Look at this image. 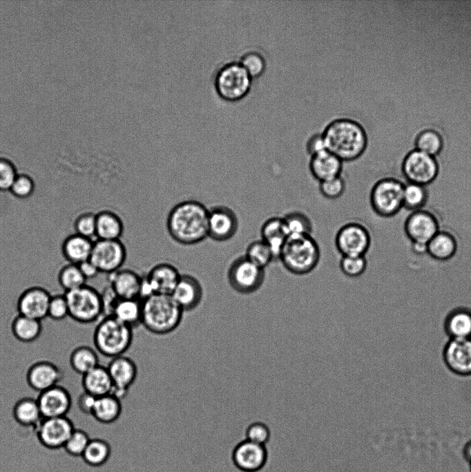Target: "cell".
<instances>
[{
  "mask_svg": "<svg viewBox=\"0 0 471 472\" xmlns=\"http://www.w3.org/2000/svg\"><path fill=\"white\" fill-rule=\"evenodd\" d=\"M209 209L196 200L181 201L168 214L166 225L171 238L183 245L198 244L208 238Z\"/></svg>",
  "mask_w": 471,
  "mask_h": 472,
  "instance_id": "6da1fadb",
  "label": "cell"
},
{
  "mask_svg": "<svg viewBox=\"0 0 471 472\" xmlns=\"http://www.w3.org/2000/svg\"><path fill=\"white\" fill-rule=\"evenodd\" d=\"M326 149L343 162L358 158L367 146V136L357 122L340 118L331 122L322 133Z\"/></svg>",
  "mask_w": 471,
  "mask_h": 472,
  "instance_id": "7a4b0ae2",
  "label": "cell"
},
{
  "mask_svg": "<svg viewBox=\"0 0 471 472\" xmlns=\"http://www.w3.org/2000/svg\"><path fill=\"white\" fill-rule=\"evenodd\" d=\"M142 325L151 333L165 335L175 330L184 311L171 295L153 294L142 299Z\"/></svg>",
  "mask_w": 471,
  "mask_h": 472,
  "instance_id": "3957f363",
  "label": "cell"
},
{
  "mask_svg": "<svg viewBox=\"0 0 471 472\" xmlns=\"http://www.w3.org/2000/svg\"><path fill=\"white\" fill-rule=\"evenodd\" d=\"M321 251L311 235L289 236L278 260L289 272L295 275L311 273L318 266Z\"/></svg>",
  "mask_w": 471,
  "mask_h": 472,
  "instance_id": "277c9868",
  "label": "cell"
},
{
  "mask_svg": "<svg viewBox=\"0 0 471 472\" xmlns=\"http://www.w3.org/2000/svg\"><path fill=\"white\" fill-rule=\"evenodd\" d=\"M133 329L111 315L103 317L93 333V343L102 355L114 358L123 355L131 347Z\"/></svg>",
  "mask_w": 471,
  "mask_h": 472,
  "instance_id": "5b68a950",
  "label": "cell"
},
{
  "mask_svg": "<svg viewBox=\"0 0 471 472\" xmlns=\"http://www.w3.org/2000/svg\"><path fill=\"white\" fill-rule=\"evenodd\" d=\"M64 294L69 317L75 321L89 324L99 321L104 317L102 295L95 288L86 284Z\"/></svg>",
  "mask_w": 471,
  "mask_h": 472,
  "instance_id": "8992f818",
  "label": "cell"
},
{
  "mask_svg": "<svg viewBox=\"0 0 471 472\" xmlns=\"http://www.w3.org/2000/svg\"><path fill=\"white\" fill-rule=\"evenodd\" d=\"M251 77L240 62H229L222 65L214 77V86L223 99L234 101L249 90Z\"/></svg>",
  "mask_w": 471,
  "mask_h": 472,
  "instance_id": "52a82bcc",
  "label": "cell"
},
{
  "mask_svg": "<svg viewBox=\"0 0 471 472\" xmlns=\"http://www.w3.org/2000/svg\"><path fill=\"white\" fill-rule=\"evenodd\" d=\"M403 186L400 181L390 178L376 181L368 195L369 204L373 211L385 217L397 213L403 207Z\"/></svg>",
  "mask_w": 471,
  "mask_h": 472,
  "instance_id": "ba28073f",
  "label": "cell"
},
{
  "mask_svg": "<svg viewBox=\"0 0 471 472\" xmlns=\"http://www.w3.org/2000/svg\"><path fill=\"white\" fill-rule=\"evenodd\" d=\"M227 276L229 285L234 291L242 294H249L256 292L262 285L265 279V270L257 266L242 255L231 262Z\"/></svg>",
  "mask_w": 471,
  "mask_h": 472,
  "instance_id": "9c48e42d",
  "label": "cell"
},
{
  "mask_svg": "<svg viewBox=\"0 0 471 472\" xmlns=\"http://www.w3.org/2000/svg\"><path fill=\"white\" fill-rule=\"evenodd\" d=\"M337 251L343 256H366L372 243L368 227L359 222L342 225L334 238Z\"/></svg>",
  "mask_w": 471,
  "mask_h": 472,
  "instance_id": "30bf717a",
  "label": "cell"
},
{
  "mask_svg": "<svg viewBox=\"0 0 471 472\" xmlns=\"http://www.w3.org/2000/svg\"><path fill=\"white\" fill-rule=\"evenodd\" d=\"M126 258V247L120 240H94L90 260L99 273L110 274L122 269Z\"/></svg>",
  "mask_w": 471,
  "mask_h": 472,
  "instance_id": "8fae6325",
  "label": "cell"
},
{
  "mask_svg": "<svg viewBox=\"0 0 471 472\" xmlns=\"http://www.w3.org/2000/svg\"><path fill=\"white\" fill-rule=\"evenodd\" d=\"M402 169L408 182L426 185L435 179L438 164L435 157L414 148L405 157Z\"/></svg>",
  "mask_w": 471,
  "mask_h": 472,
  "instance_id": "7c38bea8",
  "label": "cell"
},
{
  "mask_svg": "<svg viewBox=\"0 0 471 472\" xmlns=\"http://www.w3.org/2000/svg\"><path fill=\"white\" fill-rule=\"evenodd\" d=\"M239 220L236 212L226 205L209 209L208 237L216 242H225L237 233Z\"/></svg>",
  "mask_w": 471,
  "mask_h": 472,
  "instance_id": "4fadbf2b",
  "label": "cell"
},
{
  "mask_svg": "<svg viewBox=\"0 0 471 472\" xmlns=\"http://www.w3.org/2000/svg\"><path fill=\"white\" fill-rule=\"evenodd\" d=\"M74 429L73 422L67 416L43 418L36 427L39 442L50 449L64 448Z\"/></svg>",
  "mask_w": 471,
  "mask_h": 472,
  "instance_id": "5bb4252c",
  "label": "cell"
},
{
  "mask_svg": "<svg viewBox=\"0 0 471 472\" xmlns=\"http://www.w3.org/2000/svg\"><path fill=\"white\" fill-rule=\"evenodd\" d=\"M445 366L461 377L471 376V339H449L442 350Z\"/></svg>",
  "mask_w": 471,
  "mask_h": 472,
  "instance_id": "9a60e30c",
  "label": "cell"
},
{
  "mask_svg": "<svg viewBox=\"0 0 471 472\" xmlns=\"http://www.w3.org/2000/svg\"><path fill=\"white\" fill-rule=\"evenodd\" d=\"M106 368L113 384L111 394L119 399L124 398L137 376L135 362L123 355L112 358Z\"/></svg>",
  "mask_w": 471,
  "mask_h": 472,
  "instance_id": "2e32d148",
  "label": "cell"
},
{
  "mask_svg": "<svg viewBox=\"0 0 471 472\" xmlns=\"http://www.w3.org/2000/svg\"><path fill=\"white\" fill-rule=\"evenodd\" d=\"M51 294L45 288L32 286L19 296L17 310L19 314L42 321L47 317Z\"/></svg>",
  "mask_w": 471,
  "mask_h": 472,
  "instance_id": "e0dca14e",
  "label": "cell"
},
{
  "mask_svg": "<svg viewBox=\"0 0 471 472\" xmlns=\"http://www.w3.org/2000/svg\"><path fill=\"white\" fill-rule=\"evenodd\" d=\"M36 399L43 418L65 417L72 406L70 393L59 384L39 393Z\"/></svg>",
  "mask_w": 471,
  "mask_h": 472,
  "instance_id": "ac0fdd59",
  "label": "cell"
},
{
  "mask_svg": "<svg viewBox=\"0 0 471 472\" xmlns=\"http://www.w3.org/2000/svg\"><path fill=\"white\" fill-rule=\"evenodd\" d=\"M181 275L177 268L173 265L169 263H160L153 266L143 277L151 294L171 295Z\"/></svg>",
  "mask_w": 471,
  "mask_h": 472,
  "instance_id": "d6986e66",
  "label": "cell"
},
{
  "mask_svg": "<svg viewBox=\"0 0 471 472\" xmlns=\"http://www.w3.org/2000/svg\"><path fill=\"white\" fill-rule=\"evenodd\" d=\"M63 377L60 368L49 361H39L32 364L26 372L28 386L39 393L59 385Z\"/></svg>",
  "mask_w": 471,
  "mask_h": 472,
  "instance_id": "ffe728a7",
  "label": "cell"
},
{
  "mask_svg": "<svg viewBox=\"0 0 471 472\" xmlns=\"http://www.w3.org/2000/svg\"><path fill=\"white\" fill-rule=\"evenodd\" d=\"M171 295L184 312H190L200 304L203 298V288L195 276L182 274Z\"/></svg>",
  "mask_w": 471,
  "mask_h": 472,
  "instance_id": "44dd1931",
  "label": "cell"
},
{
  "mask_svg": "<svg viewBox=\"0 0 471 472\" xmlns=\"http://www.w3.org/2000/svg\"><path fill=\"white\" fill-rule=\"evenodd\" d=\"M405 230L409 238L414 243L428 244L439 232L435 218L428 212L416 210L407 218Z\"/></svg>",
  "mask_w": 471,
  "mask_h": 472,
  "instance_id": "7402d4cb",
  "label": "cell"
},
{
  "mask_svg": "<svg viewBox=\"0 0 471 472\" xmlns=\"http://www.w3.org/2000/svg\"><path fill=\"white\" fill-rule=\"evenodd\" d=\"M109 275V287L120 299H140L143 276L130 269H120Z\"/></svg>",
  "mask_w": 471,
  "mask_h": 472,
  "instance_id": "603a6c76",
  "label": "cell"
},
{
  "mask_svg": "<svg viewBox=\"0 0 471 472\" xmlns=\"http://www.w3.org/2000/svg\"><path fill=\"white\" fill-rule=\"evenodd\" d=\"M443 330L449 339H471V308L458 305L445 315Z\"/></svg>",
  "mask_w": 471,
  "mask_h": 472,
  "instance_id": "cb8c5ba5",
  "label": "cell"
},
{
  "mask_svg": "<svg viewBox=\"0 0 471 472\" xmlns=\"http://www.w3.org/2000/svg\"><path fill=\"white\" fill-rule=\"evenodd\" d=\"M343 163L338 156L326 149L311 156L309 172L320 182L341 176Z\"/></svg>",
  "mask_w": 471,
  "mask_h": 472,
  "instance_id": "d4e9b609",
  "label": "cell"
},
{
  "mask_svg": "<svg viewBox=\"0 0 471 472\" xmlns=\"http://www.w3.org/2000/svg\"><path fill=\"white\" fill-rule=\"evenodd\" d=\"M260 236L271 249L276 260H278L281 249L289 237L282 217L273 216L267 219L261 226Z\"/></svg>",
  "mask_w": 471,
  "mask_h": 472,
  "instance_id": "484cf974",
  "label": "cell"
},
{
  "mask_svg": "<svg viewBox=\"0 0 471 472\" xmlns=\"http://www.w3.org/2000/svg\"><path fill=\"white\" fill-rule=\"evenodd\" d=\"M93 242L75 233L70 234L62 243V255L68 263L79 265L90 259Z\"/></svg>",
  "mask_w": 471,
  "mask_h": 472,
  "instance_id": "4316f807",
  "label": "cell"
},
{
  "mask_svg": "<svg viewBox=\"0 0 471 472\" xmlns=\"http://www.w3.org/2000/svg\"><path fill=\"white\" fill-rule=\"evenodd\" d=\"M122 405L121 399L112 394L96 398L91 416L102 425H111L121 417Z\"/></svg>",
  "mask_w": 471,
  "mask_h": 472,
  "instance_id": "83f0119b",
  "label": "cell"
},
{
  "mask_svg": "<svg viewBox=\"0 0 471 472\" xmlns=\"http://www.w3.org/2000/svg\"><path fill=\"white\" fill-rule=\"evenodd\" d=\"M84 391L97 398L111 394L113 384L106 367L97 366L82 376Z\"/></svg>",
  "mask_w": 471,
  "mask_h": 472,
  "instance_id": "f1b7e54d",
  "label": "cell"
},
{
  "mask_svg": "<svg viewBox=\"0 0 471 472\" xmlns=\"http://www.w3.org/2000/svg\"><path fill=\"white\" fill-rule=\"evenodd\" d=\"M265 459L262 445L247 440L240 444L234 453L237 466L242 470L253 471L262 466Z\"/></svg>",
  "mask_w": 471,
  "mask_h": 472,
  "instance_id": "f546056e",
  "label": "cell"
},
{
  "mask_svg": "<svg viewBox=\"0 0 471 472\" xmlns=\"http://www.w3.org/2000/svg\"><path fill=\"white\" fill-rule=\"evenodd\" d=\"M142 314L141 299L117 297L113 303L110 315L133 329L142 325Z\"/></svg>",
  "mask_w": 471,
  "mask_h": 472,
  "instance_id": "4dcf8cb0",
  "label": "cell"
},
{
  "mask_svg": "<svg viewBox=\"0 0 471 472\" xmlns=\"http://www.w3.org/2000/svg\"><path fill=\"white\" fill-rule=\"evenodd\" d=\"M124 223L115 212L104 209L96 214V239L120 240Z\"/></svg>",
  "mask_w": 471,
  "mask_h": 472,
  "instance_id": "1f68e13d",
  "label": "cell"
},
{
  "mask_svg": "<svg viewBox=\"0 0 471 472\" xmlns=\"http://www.w3.org/2000/svg\"><path fill=\"white\" fill-rule=\"evenodd\" d=\"M12 415L20 425L35 428L43 419L37 399L32 397L19 399L14 405Z\"/></svg>",
  "mask_w": 471,
  "mask_h": 472,
  "instance_id": "d6a6232c",
  "label": "cell"
},
{
  "mask_svg": "<svg viewBox=\"0 0 471 472\" xmlns=\"http://www.w3.org/2000/svg\"><path fill=\"white\" fill-rule=\"evenodd\" d=\"M11 331L13 336L21 342L35 341L41 333V321L18 314L11 323Z\"/></svg>",
  "mask_w": 471,
  "mask_h": 472,
  "instance_id": "836d02e7",
  "label": "cell"
},
{
  "mask_svg": "<svg viewBox=\"0 0 471 472\" xmlns=\"http://www.w3.org/2000/svg\"><path fill=\"white\" fill-rule=\"evenodd\" d=\"M69 361L72 369L81 376L99 365L97 352L88 346L75 348L70 353Z\"/></svg>",
  "mask_w": 471,
  "mask_h": 472,
  "instance_id": "e575fe53",
  "label": "cell"
},
{
  "mask_svg": "<svg viewBox=\"0 0 471 472\" xmlns=\"http://www.w3.org/2000/svg\"><path fill=\"white\" fill-rule=\"evenodd\" d=\"M456 251V242L449 234L439 232L428 243L427 252L434 258L443 261L451 258Z\"/></svg>",
  "mask_w": 471,
  "mask_h": 472,
  "instance_id": "d590c367",
  "label": "cell"
},
{
  "mask_svg": "<svg viewBox=\"0 0 471 472\" xmlns=\"http://www.w3.org/2000/svg\"><path fill=\"white\" fill-rule=\"evenodd\" d=\"M110 453V447L106 442L99 438H92L81 457L87 466L97 467L107 461Z\"/></svg>",
  "mask_w": 471,
  "mask_h": 472,
  "instance_id": "8d00e7d4",
  "label": "cell"
},
{
  "mask_svg": "<svg viewBox=\"0 0 471 472\" xmlns=\"http://www.w3.org/2000/svg\"><path fill=\"white\" fill-rule=\"evenodd\" d=\"M244 256L265 270L271 263L276 261L270 247L261 239L253 240L248 245Z\"/></svg>",
  "mask_w": 471,
  "mask_h": 472,
  "instance_id": "74e56055",
  "label": "cell"
},
{
  "mask_svg": "<svg viewBox=\"0 0 471 472\" xmlns=\"http://www.w3.org/2000/svg\"><path fill=\"white\" fill-rule=\"evenodd\" d=\"M58 282L65 292L78 289L86 285V279L77 265L67 263L58 272Z\"/></svg>",
  "mask_w": 471,
  "mask_h": 472,
  "instance_id": "f35d334b",
  "label": "cell"
},
{
  "mask_svg": "<svg viewBox=\"0 0 471 472\" xmlns=\"http://www.w3.org/2000/svg\"><path fill=\"white\" fill-rule=\"evenodd\" d=\"M289 236L311 235L313 225L311 219L303 212L293 211L283 217Z\"/></svg>",
  "mask_w": 471,
  "mask_h": 472,
  "instance_id": "ab89813d",
  "label": "cell"
},
{
  "mask_svg": "<svg viewBox=\"0 0 471 472\" xmlns=\"http://www.w3.org/2000/svg\"><path fill=\"white\" fill-rule=\"evenodd\" d=\"M443 147L442 138L432 129L421 131L415 140V149L434 157L440 153Z\"/></svg>",
  "mask_w": 471,
  "mask_h": 472,
  "instance_id": "60d3db41",
  "label": "cell"
},
{
  "mask_svg": "<svg viewBox=\"0 0 471 472\" xmlns=\"http://www.w3.org/2000/svg\"><path fill=\"white\" fill-rule=\"evenodd\" d=\"M426 191L423 185L407 182L403 186V206L416 211L425 203L426 200Z\"/></svg>",
  "mask_w": 471,
  "mask_h": 472,
  "instance_id": "b9f144b4",
  "label": "cell"
},
{
  "mask_svg": "<svg viewBox=\"0 0 471 472\" xmlns=\"http://www.w3.org/2000/svg\"><path fill=\"white\" fill-rule=\"evenodd\" d=\"M368 267L366 256H343L339 262L342 273L349 278H358L363 275Z\"/></svg>",
  "mask_w": 471,
  "mask_h": 472,
  "instance_id": "7bdbcfd3",
  "label": "cell"
},
{
  "mask_svg": "<svg viewBox=\"0 0 471 472\" xmlns=\"http://www.w3.org/2000/svg\"><path fill=\"white\" fill-rule=\"evenodd\" d=\"M75 233L90 240H96V214L85 211L79 214L73 223Z\"/></svg>",
  "mask_w": 471,
  "mask_h": 472,
  "instance_id": "ee69618b",
  "label": "cell"
},
{
  "mask_svg": "<svg viewBox=\"0 0 471 472\" xmlns=\"http://www.w3.org/2000/svg\"><path fill=\"white\" fill-rule=\"evenodd\" d=\"M90 439V436L86 431L75 428L67 440L64 449L70 455L81 457Z\"/></svg>",
  "mask_w": 471,
  "mask_h": 472,
  "instance_id": "f6af8a7d",
  "label": "cell"
},
{
  "mask_svg": "<svg viewBox=\"0 0 471 472\" xmlns=\"http://www.w3.org/2000/svg\"><path fill=\"white\" fill-rule=\"evenodd\" d=\"M35 189V182L32 177L25 173H19L9 191L18 199H27L33 194Z\"/></svg>",
  "mask_w": 471,
  "mask_h": 472,
  "instance_id": "bcb514c9",
  "label": "cell"
},
{
  "mask_svg": "<svg viewBox=\"0 0 471 472\" xmlns=\"http://www.w3.org/2000/svg\"><path fill=\"white\" fill-rule=\"evenodd\" d=\"M346 183L341 176L320 182L318 185L320 194L330 200L340 198L344 193Z\"/></svg>",
  "mask_w": 471,
  "mask_h": 472,
  "instance_id": "7dc6e473",
  "label": "cell"
},
{
  "mask_svg": "<svg viewBox=\"0 0 471 472\" xmlns=\"http://www.w3.org/2000/svg\"><path fill=\"white\" fill-rule=\"evenodd\" d=\"M17 169L9 158L0 156V191H9L18 175Z\"/></svg>",
  "mask_w": 471,
  "mask_h": 472,
  "instance_id": "c3c4849f",
  "label": "cell"
},
{
  "mask_svg": "<svg viewBox=\"0 0 471 472\" xmlns=\"http://www.w3.org/2000/svg\"><path fill=\"white\" fill-rule=\"evenodd\" d=\"M69 317L68 305L65 294L52 295L48 309L47 317L61 321Z\"/></svg>",
  "mask_w": 471,
  "mask_h": 472,
  "instance_id": "681fc988",
  "label": "cell"
},
{
  "mask_svg": "<svg viewBox=\"0 0 471 472\" xmlns=\"http://www.w3.org/2000/svg\"><path fill=\"white\" fill-rule=\"evenodd\" d=\"M240 63L251 77L260 75L265 66L263 57L256 52L245 53L242 55Z\"/></svg>",
  "mask_w": 471,
  "mask_h": 472,
  "instance_id": "f907efd6",
  "label": "cell"
},
{
  "mask_svg": "<svg viewBox=\"0 0 471 472\" xmlns=\"http://www.w3.org/2000/svg\"><path fill=\"white\" fill-rule=\"evenodd\" d=\"M247 440L253 443L263 445L269 437L268 426L262 421L252 422L247 428Z\"/></svg>",
  "mask_w": 471,
  "mask_h": 472,
  "instance_id": "816d5d0a",
  "label": "cell"
},
{
  "mask_svg": "<svg viewBox=\"0 0 471 472\" xmlns=\"http://www.w3.org/2000/svg\"><path fill=\"white\" fill-rule=\"evenodd\" d=\"M306 149L310 156L326 150V146L323 134L316 133L308 140Z\"/></svg>",
  "mask_w": 471,
  "mask_h": 472,
  "instance_id": "f5cc1de1",
  "label": "cell"
},
{
  "mask_svg": "<svg viewBox=\"0 0 471 472\" xmlns=\"http://www.w3.org/2000/svg\"><path fill=\"white\" fill-rule=\"evenodd\" d=\"M96 397L89 393L83 392L78 397L77 406L81 412L86 415H91Z\"/></svg>",
  "mask_w": 471,
  "mask_h": 472,
  "instance_id": "db71d44e",
  "label": "cell"
},
{
  "mask_svg": "<svg viewBox=\"0 0 471 472\" xmlns=\"http://www.w3.org/2000/svg\"><path fill=\"white\" fill-rule=\"evenodd\" d=\"M77 265L86 280L95 277L99 273L97 267L90 259Z\"/></svg>",
  "mask_w": 471,
  "mask_h": 472,
  "instance_id": "11a10c76",
  "label": "cell"
},
{
  "mask_svg": "<svg viewBox=\"0 0 471 472\" xmlns=\"http://www.w3.org/2000/svg\"><path fill=\"white\" fill-rule=\"evenodd\" d=\"M462 455L468 464H471V439L464 444L462 449Z\"/></svg>",
  "mask_w": 471,
  "mask_h": 472,
  "instance_id": "9f6ffc18",
  "label": "cell"
},
{
  "mask_svg": "<svg viewBox=\"0 0 471 472\" xmlns=\"http://www.w3.org/2000/svg\"><path fill=\"white\" fill-rule=\"evenodd\" d=\"M412 246L414 252L418 254H423L427 252V244L414 243L412 241Z\"/></svg>",
  "mask_w": 471,
  "mask_h": 472,
  "instance_id": "6f0895ef",
  "label": "cell"
},
{
  "mask_svg": "<svg viewBox=\"0 0 471 472\" xmlns=\"http://www.w3.org/2000/svg\"><path fill=\"white\" fill-rule=\"evenodd\" d=\"M470 472H471V464H469Z\"/></svg>",
  "mask_w": 471,
  "mask_h": 472,
  "instance_id": "680465c9",
  "label": "cell"
}]
</instances>
